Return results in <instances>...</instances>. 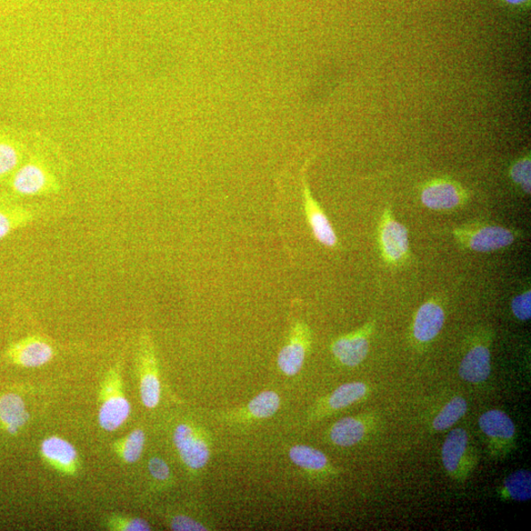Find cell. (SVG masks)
<instances>
[{"label": "cell", "instance_id": "obj_24", "mask_svg": "<svg viewBox=\"0 0 531 531\" xmlns=\"http://www.w3.org/2000/svg\"><path fill=\"white\" fill-rule=\"evenodd\" d=\"M24 150L21 143L6 134H0V182L13 176L23 164Z\"/></svg>", "mask_w": 531, "mask_h": 531}, {"label": "cell", "instance_id": "obj_14", "mask_svg": "<svg viewBox=\"0 0 531 531\" xmlns=\"http://www.w3.org/2000/svg\"><path fill=\"white\" fill-rule=\"evenodd\" d=\"M374 330V321H369L354 332L335 338L330 349L336 362L346 368H355L362 364L369 355Z\"/></svg>", "mask_w": 531, "mask_h": 531}, {"label": "cell", "instance_id": "obj_7", "mask_svg": "<svg viewBox=\"0 0 531 531\" xmlns=\"http://www.w3.org/2000/svg\"><path fill=\"white\" fill-rule=\"evenodd\" d=\"M102 404L98 409V424L107 433L122 427L132 415V405L124 395L123 379L112 370L102 390Z\"/></svg>", "mask_w": 531, "mask_h": 531}, {"label": "cell", "instance_id": "obj_1", "mask_svg": "<svg viewBox=\"0 0 531 531\" xmlns=\"http://www.w3.org/2000/svg\"><path fill=\"white\" fill-rule=\"evenodd\" d=\"M173 442L177 455L190 474L198 475L204 472L213 455L211 433L193 422L178 424L173 433Z\"/></svg>", "mask_w": 531, "mask_h": 531}, {"label": "cell", "instance_id": "obj_3", "mask_svg": "<svg viewBox=\"0 0 531 531\" xmlns=\"http://www.w3.org/2000/svg\"><path fill=\"white\" fill-rule=\"evenodd\" d=\"M457 243L470 252L490 253L515 244L518 234L505 227L491 224H472L455 227Z\"/></svg>", "mask_w": 531, "mask_h": 531}, {"label": "cell", "instance_id": "obj_9", "mask_svg": "<svg viewBox=\"0 0 531 531\" xmlns=\"http://www.w3.org/2000/svg\"><path fill=\"white\" fill-rule=\"evenodd\" d=\"M138 370L140 398L145 407L154 409L160 402L162 384L159 380L155 346L148 330H145L140 340Z\"/></svg>", "mask_w": 531, "mask_h": 531}, {"label": "cell", "instance_id": "obj_15", "mask_svg": "<svg viewBox=\"0 0 531 531\" xmlns=\"http://www.w3.org/2000/svg\"><path fill=\"white\" fill-rule=\"evenodd\" d=\"M420 200L433 211H452L467 203L468 193L456 180L435 178L423 187Z\"/></svg>", "mask_w": 531, "mask_h": 531}, {"label": "cell", "instance_id": "obj_11", "mask_svg": "<svg viewBox=\"0 0 531 531\" xmlns=\"http://www.w3.org/2000/svg\"><path fill=\"white\" fill-rule=\"evenodd\" d=\"M379 247L381 255L389 266H400L409 257L408 230L397 220L390 209H385L380 220Z\"/></svg>", "mask_w": 531, "mask_h": 531}, {"label": "cell", "instance_id": "obj_10", "mask_svg": "<svg viewBox=\"0 0 531 531\" xmlns=\"http://www.w3.org/2000/svg\"><path fill=\"white\" fill-rule=\"evenodd\" d=\"M312 347V329L304 321H296L290 328L286 343L278 355L277 365L279 373L287 377L298 375Z\"/></svg>", "mask_w": 531, "mask_h": 531}, {"label": "cell", "instance_id": "obj_21", "mask_svg": "<svg viewBox=\"0 0 531 531\" xmlns=\"http://www.w3.org/2000/svg\"><path fill=\"white\" fill-rule=\"evenodd\" d=\"M38 217L36 209L2 200L0 201V240L14 230L32 224Z\"/></svg>", "mask_w": 531, "mask_h": 531}, {"label": "cell", "instance_id": "obj_27", "mask_svg": "<svg viewBox=\"0 0 531 531\" xmlns=\"http://www.w3.org/2000/svg\"><path fill=\"white\" fill-rule=\"evenodd\" d=\"M510 176L526 194H530L531 162L529 155L517 160L510 169Z\"/></svg>", "mask_w": 531, "mask_h": 531}, {"label": "cell", "instance_id": "obj_26", "mask_svg": "<svg viewBox=\"0 0 531 531\" xmlns=\"http://www.w3.org/2000/svg\"><path fill=\"white\" fill-rule=\"evenodd\" d=\"M146 444V434L142 429H135L116 444V450L126 464H135L142 457Z\"/></svg>", "mask_w": 531, "mask_h": 531}, {"label": "cell", "instance_id": "obj_31", "mask_svg": "<svg viewBox=\"0 0 531 531\" xmlns=\"http://www.w3.org/2000/svg\"><path fill=\"white\" fill-rule=\"evenodd\" d=\"M112 527L118 530L126 531H149L151 526L141 518H123L113 519Z\"/></svg>", "mask_w": 531, "mask_h": 531}, {"label": "cell", "instance_id": "obj_13", "mask_svg": "<svg viewBox=\"0 0 531 531\" xmlns=\"http://www.w3.org/2000/svg\"><path fill=\"white\" fill-rule=\"evenodd\" d=\"M377 424L378 417L374 413L347 416L330 425L326 431L325 438L334 447L354 448L375 433Z\"/></svg>", "mask_w": 531, "mask_h": 531}, {"label": "cell", "instance_id": "obj_19", "mask_svg": "<svg viewBox=\"0 0 531 531\" xmlns=\"http://www.w3.org/2000/svg\"><path fill=\"white\" fill-rule=\"evenodd\" d=\"M8 356L18 365L38 368L46 365L55 356L54 347L39 337H29L12 346Z\"/></svg>", "mask_w": 531, "mask_h": 531}, {"label": "cell", "instance_id": "obj_20", "mask_svg": "<svg viewBox=\"0 0 531 531\" xmlns=\"http://www.w3.org/2000/svg\"><path fill=\"white\" fill-rule=\"evenodd\" d=\"M42 456L59 472L74 475L79 465L78 452L67 440L57 436L46 438L41 444Z\"/></svg>", "mask_w": 531, "mask_h": 531}, {"label": "cell", "instance_id": "obj_23", "mask_svg": "<svg viewBox=\"0 0 531 531\" xmlns=\"http://www.w3.org/2000/svg\"><path fill=\"white\" fill-rule=\"evenodd\" d=\"M501 498L515 502H527L531 498V474L527 469H518L509 475L498 489Z\"/></svg>", "mask_w": 531, "mask_h": 531}, {"label": "cell", "instance_id": "obj_17", "mask_svg": "<svg viewBox=\"0 0 531 531\" xmlns=\"http://www.w3.org/2000/svg\"><path fill=\"white\" fill-rule=\"evenodd\" d=\"M307 163L303 168V198L304 207L310 228L320 244L328 248H335L338 245V239L335 229L330 224L328 217L321 208L317 200L313 197L306 179Z\"/></svg>", "mask_w": 531, "mask_h": 531}, {"label": "cell", "instance_id": "obj_22", "mask_svg": "<svg viewBox=\"0 0 531 531\" xmlns=\"http://www.w3.org/2000/svg\"><path fill=\"white\" fill-rule=\"evenodd\" d=\"M30 415L24 400L16 394H6L0 398V422L5 425L7 433L16 434L26 425Z\"/></svg>", "mask_w": 531, "mask_h": 531}, {"label": "cell", "instance_id": "obj_18", "mask_svg": "<svg viewBox=\"0 0 531 531\" xmlns=\"http://www.w3.org/2000/svg\"><path fill=\"white\" fill-rule=\"evenodd\" d=\"M288 458L290 462L302 469L310 478L328 479L339 474L326 454L312 446L294 445L288 449Z\"/></svg>", "mask_w": 531, "mask_h": 531}, {"label": "cell", "instance_id": "obj_28", "mask_svg": "<svg viewBox=\"0 0 531 531\" xmlns=\"http://www.w3.org/2000/svg\"><path fill=\"white\" fill-rule=\"evenodd\" d=\"M169 528L176 531H210L213 526L187 515L178 514L168 520Z\"/></svg>", "mask_w": 531, "mask_h": 531}, {"label": "cell", "instance_id": "obj_4", "mask_svg": "<svg viewBox=\"0 0 531 531\" xmlns=\"http://www.w3.org/2000/svg\"><path fill=\"white\" fill-rule=\"evenodd\" d=\"M478 426L486 440L491 457L503 459L514 452L517 442L516 425L503 410H487L479 416Z\"/></svg>", "mask_w": 531, "mask_h": 531}, {"label": "cell", "instance_id": "obj_29", "mask_svg": "<svg viewBox=\"0 0 531 531\" xmlns=\"http://www.w3.org/2000/svg\"><path fill=\"white\" fill-rule=\"evenodd\" d=\"M510 310L513 315L522 322H527L531 318V290H526L523 294L518 295L510 303Z\"/></svg>", "mask_w": 531, "mask_h": 531}, {"label": "cell", "instance_id": "obj_6", "mask_svg": "<svg viewBox=\"0 0 531 531\" xmlns=\"http://www.w3.org/2000/svg\"><path fill=\"white\" fill-rule=\"evenodd\" d=\"M491 344L492 335L486 329H480L468 338L466 353L460 360L458 375L466 382L480 385L491 375Z\"/></svg>", "mask_w": 531, "mask_h": 531}, {"label": "cell", "instance_id": "obj_25", "mask_svg": "<svg viewBox=\"0 0 531 531\" xmlns=\"http://www.w3.org/2000/svg\"><path fill=\"white\" fill-rule=\"evenodd\" d=\"M468 405L465 398L453 397L433 418L431 428L434 433H444V431L452 428L460 419L465 417Z\"/></svg>", "mask_w": 531, "mask_h": 531}, {"label": "cell", "instance_id": "obj_30", "mask_svg": "<svg viewBox=\"0 0 531 531\" xmlns=\"http://www.w3.org/2000/svg\"><path fill=\"white\" fill-rule=\"evenodd\" d=\"M150 475L158 483L167 484L172 479V470H170L165 459L158 457L150 458L148 463Z\"/></svg>", "mask_w": 531, "mask_h": 531}, {"label": "cell", "instance_id": "obj_2", "mask_svg": "<svg viewBox=\"0 0 531 531\" xmlns=\"http://www.w3.org/2000/svg\"><path fill=\"white\" fill-rule=\"evenodd\" d=\"M441 458L448 476L458 483H465L478 465L476 450L470 444L467 431L464 428L450 431Z\"/></svg>", "mask_w": 531, "mask_h": 531}, {"label": "cell", "instance_id": "obj_16", "mask_svg": "<svg viewBox=\"0 0 531 531\" xmlns=\"http://www.w3.org/2000/svg\"><path fill=\"white\" fill-rule=\"evenodd\" d=\"M446 320L442 304L431 298L420 306L414 317L412 325V340L414 345L424 348L433 343L442 332Z\"/></svg>", "mask_w": 531, "mask_h": 531}, {"label": "cell", "instance_id": "obj_12", "mask_svg": "<svg viewBox=\"0 0 531 531\" xmlns=\"http://www.w3.org/2000/svg\"><path fill=\"white\" fill-rule=\"evenodd\" d=\"M282 405V399L275 390H264L244 407L218 413L216 419L227 426H245L272 418Z\"/></svg>", "mask_w": 531, "mask_h": 531}, {"label": "cell", "instance_id": "obj_32", "mask_svg": "<svg viewBox=\"0 0 531 531\" xmlns=\"http://www.w3.org/2000/svg\"><path fill=\"white\" fill-rule=\"evenodd\" d=\"M508 4L514 6L527 5L530 3V0H504Z\"/></svg>", "mask_w": 531, "mask_h": 531}, {"label": "cell", "instance_id": "obj_8", "mask_svg": "<svg viewBox=\"0 0 531 531\" xmlns=\"http://www.w3.org/2000/svg\"><path fill=\"white\" fill-rule=\"evenodd\" d=\"M373 393L365 382H349L338 387L332 393L316 400L309 408L306 423L315 424L350 407L363 403Z\"/></svg>", "mask_w": 531, "mask_h": 531}, {"label": "cell", "instance_id": "obj_5", "mask_svg": "<svg viewBox=\"0 0 531 531\" xmlns=\"http://www.w3.org/2000/svg\"><path fill=\"white\" fill-rule=\"evenodd\" d=\"M13 192L20 196H38L59 193L60 184L51 168L39 156L30 158L12 176Z\"/></svg>", "mask_w": 531, "mask_h": 531}]
</instances>
